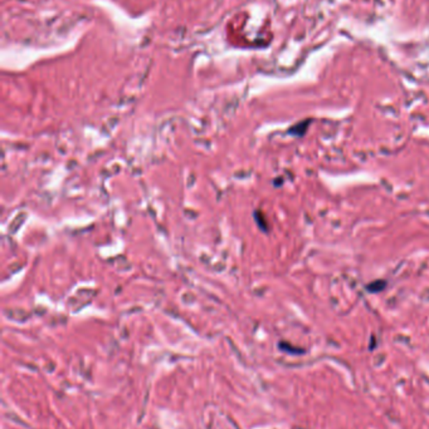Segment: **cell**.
Listing matches in <instances>:
<instances>
[{
    "mask_svg": "<svg viewBox=\"0 0 429 429\" xmlns=\"http://www.w3.org/2000/svg\"><path fill=\"white\" fill-rule=\"evenodd\" d=\"M254 218H256V221L259 223V227L261 229H263V231H267V223H266L265 216H263V213H261V212H256L254 213Z\"/></svg>",
    "mask_w": 429,
    "mask_h": 429,
    "instance_id": "obj_3",
    "label": "cell"
},
{
    "mask_svg": "<svg viewBox=\"0 0 429 429\" xmlns=\"http://www.w3.org/2000/svg\"><path fill=\"white\" fill-rule=\"evenodd\" d=\"M310 123H311V119H305L303 122H298L297 125L291 127L290 130H289V135L297 136V137H303V136H305V133L307 132Z\"/></svg>",
    "mask_w": 429,
    "mask_h": 429,
    "instance_id": "obj_1",
    "label": "cell"
},
{
    "mask_svg": "<svg viewBox=\"0 0 429 429\" xmlns=\"http://www.w3.org/2000/svg\"><path fill=\"white\" fill-rule=\"evenodd\" d=\"M385 287H386V281L385 280H375L369 283L366 285V290L372 294H377V292H383Z\"/></svg>",
    "mask_w": 429,
    "mask_h": 429,
    "instance_id": "obj_2",
    "label": "cell"
}]
</instances>
